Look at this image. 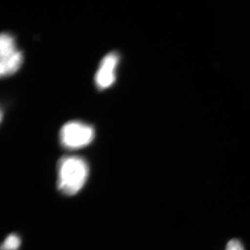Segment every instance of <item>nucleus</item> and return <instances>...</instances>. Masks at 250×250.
I'll list each match as a JSON object with an SVG mask.
<instances>
[{
    "instance_id": "obj_5",
    "label": "nucleus",
    "mask_w": 250,
    "mask_h": 250,
    "mask_svg": "<svg viewBox=\"0 0 250 250\" xmlns=\"http://www.w3.org/2000/svg\"><path fill=\"white\" fill-rule=\"evenodd\" d=\"M21 245V240L19 237L12 234L7 236V239L5 240L4 242L1 246V250H17L19 248Z\"/></svg>"
},
{
    "instance_id": "obj_3",
    "label": "nucleus",
    "mask_w": 250,
    "mask_h": 250,
    "mask_svg": "<svg viewBox=\"0 0 250 250\" xmlns=\"http://www.w3.org/2000/svg\"><path fill=\"white\" fill-rule=\"evenodd\" d=\"M0 74L2 77L16 73L23 62V55L17 47L16 41L10 33H2L0 38Z\"/></svg>"
},
{
    "instance_id": "obj_2",
    "label": "nucleus",
    "mask_w": 250,
    "mask_h": 250,
    "mask_svg": "<svg viewBox=\"0 0 250 250\" xmlns=\"http://www.w3.org/2000/svg\"><path fill=\"white\" fill-rule=\"evenodd\" d=\"M95 137V130L92 125L81 122H70L61 128L59 139L65 148H82L89 145Z\"/></svg>"
},
{
    "instance_id": "obj_4",
    "label": "nucleus",
    "mask_w": 250,
    "mask_h": 250,
    "mask_svg": "<svg viewBox=\"0 0 250 250\" xmlns=\"http://www.w3.org/2000/svg\"><path fill=\"white\" fill-rule=\"evenodd\" d=\"M119 59L117 52L109 53L102 59L95 76V83L98 89H106L115 82L116 69Z\"/></svg>"
},
{
    "instance_id": "obj_1",
    "label": "nucleus",
    "mask_w": 250,
    "mask_h": 250,
    "mask_svg": "<svg viewBox=\"0 0 250 250\" xmlns=\"http://www.w3.org/2000/svg\"><path fill=\"white\" fill-rule=\"evenodd\" d=\"M88 173V166L83 158L62 157L58 166V188L66 195L77 194L84 186Z\"/></svg>"
},
{
    "instance_id": "obj_6",
    "label": "nucleus",
    "mask_w": 250,
    "mask_h": 250,
    "mask_svg": "<svg viewBox=\"0 0 250 250\" xmlns=\"http://www.w3.org/2000/svg\"><path fill=\"white\" fill-rule=\"evenodd\" d=\"M226 250H245V249L241 241L232 239L227 245Z\"/></svg>"
}]
</instances>
